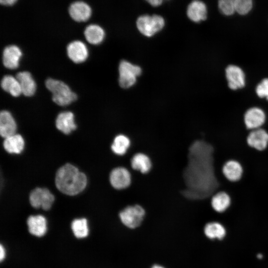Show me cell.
Masks as SVG:
<instances>
[{"label": "cell", "mask_w": 268, "mask_h": 268, "mask_svg": "<svg viewBox=\"0 0 268 268\" xmlns=\"http://www.w3.org/2000/svg\"><path fill=\"white\" fill-rule=\"evenodd\" d=\"M213 153L212 145L202 138L190 146L184 173L187 189L183 192L188 198L195 201L208 200L219 192Z\"/></svg>", "instance_id": "cell-1"}, {"label": "cell", "mask_w": 268, "mask_h": 268, "mask_svg": "<svg viewBox=\"0 0 268 268\" xmlns=\"http://www.w3.org/2000/svg\"><path fill=\"white\" fill-rule=\"evenodd\" d=\"M55 184L61 192L67 195L74 196L85 189L87 185V177L75 166L67 163L57 170Z\"/></svg>", "instance_id": "cell-2"}, {"label": "cell", "mask_w": 268, "mask_h": 268, "mask_svg": "<svg viewBox=\"0 0 268 268\" xmlns=\"http://www.w3.org/2000/svg\"><path fill=\"white\" fill-rule=\"evenodd\" d=\"M47 88L52 93L53 101L58 105L65 106L75 101L76 94L62 81L48 78L45 82Z\"/></svg>", "instance_id": "cell-3"}, {"label": "cell", "mask_w": 268, "mask_h": 268, "mask_svg": "<svg viewBox=\"0 0 268 268\" xmlns=\"http://www.w3.org/2000/svg\"><path fill=\"white\" fill-rule=\"evenodd\" d=\"M136 25L140 33L149 37L163 28L165 20L163 17L158 14H144L137 18Z\"/></svg>", "instance_id": "cell-4"}, {"label": "cell", "mask_w": 268, "mask_h": 268, "mask_svg": "<svg viewBox=\"0 0 268 268\" xmlns=\"http://www.w3.org/2000/svg\"><path fill=\"white\" fill-rule=\"evenodd\" d=\"M145 213V210L141 205L135 204L124 207L120 211L119 216L124 225L130 229H135L141 225Z\"/></svg>", "instance_id": "cell-5"}, {"label": "cell", "mask_w": 268, "mask_h": 268, "mask_svg": "<svg viewBox=\"0 0 268 268\" xmlns=\"http://www.w3.org/2000/svg\"><path fill=\"white\" fill-rule=\"evenodd\" d=\"M141 69L128 61L123 60L119 64V83L123 88H128L134 85L136 82V77L141 73Z\"/></svg>", "instance_id": "cell-6"}, {"label": "cell", "mask_w": 268, "mask_h": 268, "mask_svg": "<svg viewBox=\"0 0 268 268\" xmlns=\"http://www.w3.org/2000/svg\"><path fill=\"white\" fill-rule=\"evenodd\" d=\"M252 0H218V6L220 12L231 15L235 12L241 15L247 14L252 9Z\"/></svg>", "instance_id": "cell-7"}, {"label": "cell", "mask_w": 268, "mask_h": 268, "mask_svg": "<svg viewBox=\"0 0 268 268\" xmlns=\"http://www.w3.org/2000/svg\"><path fill=\"white\" fill-rule=\"evenodd\" d=\"M54 200V196L47 188H36L29 195L31 206L36 208L41 207L45 210L50 209Z\"/></svg>", "instance_id": "cell-8"}, {"label": "cell", "mask_w": 268, "mask_h": 268, "mask_svg": "<svg viewBox=\"0 0 268 268\" xmlns=\"http://www.w3.org/2000/svg\"><path fill=\"white\" fill-rule=\"evenodd\" d=\"M110 184L118 190L128 188L132 183V175L125 167L119 166L113 169L109 175Z\"/></svg>", "instance_id": "cell-9"}, {"label": "cell", "mask_w": 268, "mask_h": 268, "mask_svg": "<svg viewBox=\"0 0 268 268\" xmlns=\"http://www.w3.org/2000/svg\"><path fill=\"white\" fill-rule=\"evenodd\" d=\"M243 121L246 129L249 131L262 128L266 124L267 117L265 112L258 107H252L245 113Z\"/></svg>", "instance_id": "cell-10"}, {"label": "cell", "mask_w": 268, "mask_h": 268, "mask_svg": "<svg viewBox=\"0 0 268 268\" xmlns=\"http://www.w3.org/2000/svg\"><path fill=\"white\" fill-rule=\"evenodd\" d=\"M247 143L251 148L263 151L268 146V132L263 128L250 131L247 137Z\"/></svg>", "instance_id": "cell-11"}, {"label": "cell", "mask_w": 268, "mask_h": 268, "mask_svg": "<svg viewBox=\"0 0 268 268\" xmlns=\"http://www.w3.org/2000/svg\"><path fill=\"white\" fill-rule=\"evenodd\" d=\"M68 12L70 17L78 22L87 21L92 15L90 6L83 1H75L69 6Z\"/></svg>", "instance_id": "cell-12"}, {"label": "cell", "mask_w": 268, "mask_h": 268, "mask_svg": "<svg viewBox=\"0 0 268 268\" xmlns=\"http://www.w3.org/2000/svg\"><path fill=\"white\" fill-rule=\"evenodd\" d=\"M225 75L230 89L237 90L245 86V74L238 66L234 65L228 66L225 69Z\"/></svg>", "instance_id": "cell-13"}, {"label": "cell", "mask_w": 268, "mask_h": 268, "mask_svg": "<svg viewBox=\"0 0 268 268\" xmlns=\"http://www.w3.org/2000/svg\"><path fill=\"white\" fill-rule=\"evenodd\" d=\"M67 53L69 58L76 64L86 61L88 55L85 44L80 41H74L70 43L67 47Z\"/></svg>", "instance_id": "cell-14"}, {"label": "cell", "mask_w": 268, "mask_h": 268, "mask_svg": "<svg viewBox=\"0 0 268 268\" xmlns=\"http://www.w3.org/2000/svg\"><path fill=\"white\" fill-rule=\"evenodd\" d=\"M21 56V51L17 46L10 45L6 47L2 54V63L4 66L10 69L17 68Z\"/></svg>", "instance_id": "cell-15"}, {"label": "cell", "mask_w": 268, "mask_h": 268, "mask_svg": "<svg viewBox=\"0 0 268 268\" xmlns=\"http://www.w3.org/2000/svg\"><path fill=\"white\" fill-rule=\"evenodd\" d=\"M222 173L225 178L231 182L239 181L243 174V168L237 160L231 159L226 161L222 167Z\"/></svg>", "instance_id": "cell-16"}, {"label": "cell", "mask_w": 268, "mask_h": 268, "mask_svg": "<svg viewBox=\"0 0 268 268\" xmlns=\"http://www.w3.org/2000/svg\"><path fill=\"white\" fill-rule=\"evenodd\" d=\"M207 9L205 3L199 0H194L188 5L187 15L192 21L200 22L207 18Z\"/></svg>", "instance_id": "cell-17"}, {"label": "cell", "mask_w": 268, "mask_h": 268, "mask_svg": "<svg viewBox=\"0 0 268 268\" xmlns=\"http://www.w3.org/2000/svg\"><path fill=\"white\" fill-rule=\"evenodd\" d=\"M16 124L11 114L7 111L3 110L0 113V134L6 138L15 134Z\"/></svg>", "instance_id": "cell-18"}, {"label": "cell", "mask_w": 268, "mask_h": 268, "mask_svg": "<svg viewBox=\"0 0 268 268\" xmlns=\"http://www.w3.org/2000/svg\"><path fill=\"white\" fill-rule=\"evenodd\" d=\"M27 224L29 232L34 236L42 237L47 232V221L42 215L29 216L27 220Z\"/></svg>", "instance_id": "cell-19"}, {"label": "cell", "mask_w": 268, "mask_h": 268, "mask_svg": "<svg viewBox=\"0 0 268 268\" xmlns=\"http://www.w3.org/2000/svg\"><path fill=\"white\" fill-rule=\"evenodd\" d=\"M131 166L133 169L144 174L150 171L152 163L150 158L146 154L137 152L131 159Z\"/></svg>", "instance_id": "cell-20"}, {"label": "cell", "mask_w": 268, "mask_h": 268, "mask_svg": "<svg viewBox=\"0 0 268 268\" xmlns=\"http://www.w3.org/2000/svg\"><path fill=\"white\" fill-rule=\"evenodd\" d=\"M57 128L64 134H67L75 130L76 125L74 121V115L69 111L59 114L56 120Z\"/></svg>", "instance_id": "cell-21"}, {"label": "cell", "mask_w": 268, "mask_h": 268, "mask_svg": "<svg viewBox=\"0 0 268 268\" xmlns=\"http://www.w3.org/2000/svg\"><path fill=\"white\" fill-rule=\"evenodd\" d=\"M231 203L230 195L225 191H219L215 193L210 199V204L212 209L217 213L226 211Z\"/></svg>", "instance_id": "cell-22"}, {"label": "cell", "mask_w": 268, "mask_h": 268, "mask_svg": "<svg viewBox=\"0 0 268 268\" xmlns=\"http://www.w3.org/2000/svg\"><path fill=\"white\" fill-rule=\"evenodd\" d=\"M16 78L21 89L22 93L26 96L33 95L36 91V83L30 72L22 71L17 73Z\"/></svg>", "instance_id": "cell-23"}, {"label": "cell", "mask_w": 268, "mask_h": 268, "mask_svg": "<svg viewBox=\"0 0 268 268\" xmlns=\"http://www.w3.org/2000/svg\"><path fill=\"white\" fill-rule=\"evenodd\" d=\"M84 35L88 43L93 45H98L103 41L105 33L100 26L92 24L86 26Z\"/></svg>", "instance_id": "cell-24"}, {"label": "cell", "mask_w": 268, "mask_h": 268, "mask_svg": "<svg viewBox=\"0 0 268 268\" xmlns=\"http://www.w3.org/2000/svg\"><path fill=\"white\" fill-rule=\"evenodd\" d=\"M204 233L210 239H222L226 235V229L224 225L217 221H209L204 225Z\"/></svg>", "instance_id": "cell-25"}, {"label": "cell", "mask_w": 268, "mask_h": 268, "mask_svg": "<svg viewBox=\"0 0 268 268\" xmlns=\"http://www.w3.org/2000/svg\"><path fill=\"white\" fill-rule=\"evenodd\" d=\"M3 146L5 150L9 153H20L23 149L24 141L22 136L14 134L4 138Z\"/></svg>", "instance_id": "cell-26"}, {"label": "cell", "mask_w": 268, "mask_h": 268, "mask_svg": "<svg viewBox=\"0 0 268 268\" xmlns=\"http://www.w3.org/2000/svg\"><path fill=\"white\" fill-rule=\"evenodd\" d=\"M131 145V141L128 136L119 134L114 137L111 148L116 155L123 156L127 153Z\"/></svg>", "instance_id": "cell-27"}, {"label": "cell", "mask_w": 268, "mask_h": 268, "mask_svg": "<svg viewBox=\"0 0 268 268\" xmlns=\"http://www.w3.org/2000/svg\"><path fill=\"white\" fill-rule=\"evenodd\" d=\"M1 88L14 97H18L21 93L20 84L16 77L10 75L3 76L1 81Z\"/></svg>", "instance_id": "cell-28"}, {"label": "cell", "mask_w": 268, "mask_h": 268, "mask_svg": "<svg viewBox=\"0 0 268 268\" xmlns=\"http://www.w3.org/2000/svg\"><path fill=\"white\" fill-rule=\"evenodd\" d=\"M71 227L74 235L77 238H84L88 235L87 221L85 218L74 219L71 222Z\"/></svg>", "instance_id": "cell-29"}, {"label": "cell", "mask_w": 268, "mask_h": 268, "mask_svg": "<svg viewBox=\"0 0 268 268\" xmlns=\"http://www.w3.org/2000/svg\"><path fill=\"white\" fill-rule=\"evenodd\" d=\"M257 95L260 98L268 100V78L263 79L256 88Z\"/></svg>", "instance_id": "cell-30"}, {"label": "cell", "mask_w": 268, "mask_h": 268, "mask_svg": "<svg viewBox=\"0 0 268 268\" xmlns=\"http://www.w3.org/2000/svg\"><path fill=\"white\" fill-rule=\"evenodd\" d=\"M149 4L154 7H156L160 5L164 0H145Z\"/></svg>", "instance_id": "cell-31"}, {"label": "cell", "mask_w": 268, "mask_h": 268, "mask_svg": "<svg viewBox=\"0 0 268 268\" xmlns=\"http://www.w3.org/2000/svg\"><path fill=\"white\" fill-rule=\"evenodd\" d=\"M17 0H0V3L1 5L4 6H12L14 4Z\"/></svg>", "instance_id": "cell-32"}, {"label": "cell", "mask_w": 268, "mask_h": 268, "mask_svg": "<svg viewBox=\"0 0 268 268\" xmlns=\"http://www.w3.org/2000/svg\"><path fill=\"white\" fill-rule=\"evenodd\" d=\"M0 261H2L5 258V252L4 248H3V247L2 246L1 244H0Z\"/></svg>", "instance_id": "cell-33"}, {"label": "cell", "mask_w": 268, "mask_h": 268, "mask_svg": "<svg viewBox=\"0 0 268 268\" xmlns=\"http://www.w3.org/2000/svg\"><path fill=\"white\" fill-rule=\"evenodd\" d=\"M151 268H165L161 265L155 264L152 266Z\"/></svg>", "instance_id": "cell-34"}, {"label": "cell", "mask_w": 268, "mask_h": 268, "mask_svg": "<svg viewBox=\"0 0 268 268\" xmlns=\"http://www.w3.org/2000/svg\"><path fill=\"white\" fill-rule=\"evenodd\" d=\"M257 257L259 258V259H262L263 258V255L262 254H259L258 255H257Z\"/></svg>", "instance_id": "cell-35"}]
</instances>
